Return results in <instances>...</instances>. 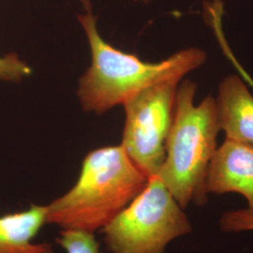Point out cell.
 Instances as JSON below:
<instances>
[{
    "instance_id": "obj_1",
    "label": "cell",
    "mask_w": 253,
    "mask_h": 253,
    "mask_svg": "<svg viewBox=\"0 0 253 253\" xmlns=\"http://www.w3.org/2000/svg\"><path fill=\"white\" fill-rule=\"evenodd\" d=\"M148 179L122 145L92 150L73 188L46 206V224L94 235L135 199Z\"/></svg>"
},
{
    "instance_id": "obj_2",
    "label": "cell",
    "mask_w": 253,
    "mask_h": 253,
    "mask_svg": "<svg viewBox=\"0 0 253 253\" xmlns=\"http://www.w3.org/2000/svg\"><path fill=\"white\" fill-rule=\"evenodd\" d=\"M90 45L91 66L79 81L78 97L85 111L102 114L124 104L139 92L164 82L179 83L205 63L207 54L198 48L181 50L161 62L150 63L120 51L100 37L90 9L79 15Z\"/></svg>"
},
{
    "instance_id": "obj_3",
    "label": "cell",
    "mask_w": 253,
    "mask_h": 253,
    "mask_svg": "<svg viewBox=\"0 0 253 253\" xmlns=\"http://www.w3.org/2000/svg\"><path fill=\"white\" fill-rule=\"evenodd\" d=\"M196 89L191 81L177 86L166 156L158 173L183 209L190 202L202 206L208 200L206 176L220 130L216 100L208 96L194 105Z\"/></svg>"
},
{
    "instance_id": "obj_4",
    "label": "cell",
    "mask_w": 253,
    "mask_h": 253,
    "mask_svg": "<svg viewBox=\"0 0 253 253\" xmlns=\"http://www.w3.org/2000/svg\"><path fill=\"white\" fill-rule=\"evenodd\" d=\"M111 253H164L167 245L191 232L183 208L158 175L101 231Z\"/></svg>"
},
{
    "instance_id": "obj_5",
    "label": "cell",
    "mask_w": 253,
    "mask_h": 253,
    "mask_svg": "<svg viewBox=\"0 0 253 253\" xmlns=\"http://www.w3.org/2000/svg\"><path fill=\"white\" fill-rule=\"evenodd\" d=\"M177 86L174 82L160 83L123 104L126 122L121 145L148 178L158 175L165 160Z\"/></svg>"
},
{
    "instance_id": "obj_6",
    "label": "cell",
    "mask_w": 253,
    "mask_h": 253,
    "mask_svg": "<svg viewBox=\"0 0 253 253\" xmlns=\"http://www.w3.org/2000/svg\"><path fill=\"white\" fill-rule=\"evenodd\" d=\"M206 190L217 194L240 193L253 212V146L226 139L208 165Z\"/></svg>"
},
{
    "instance_id": "obj_7",
    "label": "cell",
    "mask_w": 253,
    "mask_h": 253,
    "mask_svg": "<svg viewBox=\"0 0 253 253\" xmlns=\"http://www.w3.org/2000/svg\"><path fill=\"white\" fill-rule=\"evenodd\" d=\"M216 103L219 127L226 139L253 146V97L238 76L223 79Z\"/></svg>"
},
{
    "instance_id": "obj_8",
    "label": "cell",
    "mask_w": 253,
    "mask_h": 253,
    "mask_svg": "<svg viewBox=\"0 0 253 253\" xmlns=\"http://www.w3.org/2000/svg\"><path fill=\"white\" fill-rule=\"evenodd\" d=\"M45 224L46 206L0 216V253H54L52 245L33 242Z\"/></svg>"
},
{
    "instance_id": "obj_9",
    "label": "cell",
    "mask_w": 253,
    "mask_h": 253,
    "mask_svg": "<svg viewBox=\"0 0 253 253\" xmlns=\"http://www.w3.org/2000/svg\"><path fill=\"white\" fill-rule=\"evenodd\" d=\"M66 253H102L94 235L73 231H61L56 238Z\"/></svg>"
},
{
    "instance_id": "obj_10",
    "label": "cell",
    "mask_w": 253,
    "mask_h": 253,
    "mask_svg": "<svg viewBox=\"0 0 253 253\" xmlns=\"http://www.w3.org/2000/svg\"><path fill=\"white\" fill-rule=\"evenodd\" d=\"M31 73V69L15 54L0 57V80L18 82Z\"/></svg>"
},
{
    "instance_id": "obj_11",
    "label": "cell",
    "mask_w": 253,
    "mask_h": 253,
    "mask_svg": "<svg viewBox=\"0 0 253 253\" xmlns=\"http://www.w3.org/2000/svg\"><path fill=\"white\" fill-rule=\"evenodd\" d=\"M221 226L232 232L253 230V212L250 209L229 212L222 217Z\"/></svg>"
},
{
    "instance_id": "obj_12",
    "label": "cell",
    "mask_w": 253,
    "mask_h": 253,
    "mask_svg": "<svg viewBox=\"0 0 253 253\" xmlns=\"http://www.w3.org/2000/svg\"><path fill=\"white\" fill-rule=\"evenodd\" d=\"M135 1H143V2H145V3H146V2H149L150 0H135Z\"/></svg>"
}]
</instances>
